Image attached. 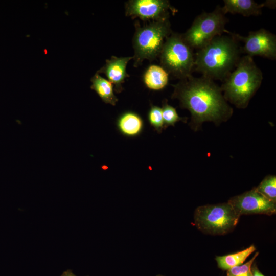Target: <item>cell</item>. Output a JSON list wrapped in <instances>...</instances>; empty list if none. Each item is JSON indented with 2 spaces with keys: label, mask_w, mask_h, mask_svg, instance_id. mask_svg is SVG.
Instances as JSON below:
<instances>
[{
  "label": "cell",
  "mask_w": 276,
  "mask_h": 276,
  "mask_svg": "<svg viewBox=\"0 0 276 276\" xmlns=\"http://www.w3.org/2000/svg\"><path fill=\"white\" fill-rule=\"evenodd\" d=\"M172 98L179 101L180 106L191 113L190 126L197 130L202 124L211 121L216 124L225 122L233 109L223 97L220 87L212 80L192 75L174 85Z\"/></svg>",
  "instance_id": "cell-1"
},
{
  "label": "cell",
  "mask_w": 276,
  "mask_h": 276,
  "mask_svg": "<svg viewBox=\"0 0 276 276\" xmlns=\"http://www.w3.org/2000/svg\"><path fill=\"white\" fill-rule=\"evenodd\" d=\"M240 41L229 31L214 38L194 54V71L222 82L235 68L242 53Z\"/></svg>",
  "instance_id": "cell-2"
},
{
  "label": "cell",
  "mask_w": 276,
  "mask_h": 276,
  "mask_svg": "<svg viewBox=\"0 0 276 276\" xmlns=\"http://www.w3.org/2000/svg\"><path fill=\"white\" fill-rule=\"evenodd\" d=\"M262 80V72L253 57L244 55L223 81L220 88L226 101L238 108L244 109L259 88Z\"/></svg>",
  "instance_id": "cell-3"
},
{
  "label": "cell",
  "mask_w": 276,
  "mask_h": 276,
  "mask_svg": "<svg viewBox=\"0 0 276 276\" xmlns=\"http://www.w3.org/2000/svg\"><path fill=\"white\" fill-rule=\"evenodd\" d=\"M133 38L134 66L147 59L152 61L159 56L167 37L172 32L169 19L152 21L141 26L135 24Z\"/></svg>",
  "instance_id": "cell-4"
},
{
  "label": "cell",
  "mask_w": 276,
  "mask_h": 276,
  "mask_svg": "<svg viewBox=\"0 0 276 276\" xmlns=\"http://www.w3.org/2000/svg\"><path fill=\"white\" fill-rule=\"evenodd\" d=\"M159 57L160 66L179 80L191 76L194 71L193 49L182 34L172 32L166 39Z\"/></svg>",
  "instance_id": "cell-5"
},
{
  "label": "cell",
  "mask_w": 276,
  "mask_h": 276,
  "mask_svg": "<svg viewBox=\"0 0 276 276\" xmlns=\"http://www.w3.org/2000/svg\"><path fill=\"white\" fill-rule=\"evenodd\" d=\"M228 21L221 7L217 6L211 12H203L194 19L190 27L182 34L186 42L197 50L209 43L216 36L226 34Z\"/></svg>",
  "instance_id": "cell-6"
},
{
  "label": "cell",
  "mask_w": 276,
  "mask_h": 276,
  "mask_svg": "<svg viewBox=\"0 0 276 276\" xmlns=\"http://www.w3.org/2000/svg\"><path fill=\"white\" fill-rule=\"evenodd\" d=\"M239 218L228 202L200 206L194 213V222L197 228L211 235H224L232 231Z\"/></svg>",
  "instance_id": "cell-7"
},
{
  "label": "cell",
  "mask_w": 276,
  "mask_h": 276,
  "mask_svg": "<svg viewBox=\"0 0 276 276\" xmlns=\"http://www.w3.org/2000/svg\"><path fill=\"white\" fill-rule=\"evenodd\" d=\"M236 38L243 43L241 52L253 57L259 56L271 60L276 59V36L261 28L250 31L246 36L234 33Z\"/></svg>",
  "instance_id": "cell-8"
},
{
  "label": "cell",
  "mask_w": 276,
  "mask_h": 276,
  "mask_svg": "<svg viewBox=\"0 0 276 276\" xmlns=\"http://www.w3.org/2000/svg\"><path fill=\"white\" fill-rule=\"evenodd\" d=\"M170 11L173 14L177 12L167 0H131L125 5L126 16L144 21L168 19Z\"/></svg>",
  "instance_id": "cell-9"
},
{
  "label": "cell",
  "mask_w": 276,
  "mask_h": 276,
  "mask_svg": "<svg viewBox=\"0 0 276 276\" xmlns=\"http://www.w3.org/2000/svg\"><path fill=\"white\" fill-rule=\"evenodd\" d=\"M228 203L240 216L255 214L271 215L276 212V203L258 192L255 188L232 197Z\"/></svg>",
  "instance_id": "cell-10"
},
{
  "label": "cell",
  "mask_w": 276,
  "mask_h": 276,
  "mask_svg": "<svg viewBox=\"0 0 276 276\" xmlns=\"http://www.w3.org/2000/svg\"><path fill=\"white\" fill-rule=\"evenodd\" d=\"M133 59V56L118 57L112 56L106 60L105 65L97 72L104 74L114 86L117 93H120L123 89L122 84L129 75L126 71L128 63Z\"/></svg>",
  "instance_id": "cell-11"
},
{
  "label": "cell",
  "mask_w": 276,
  "mask_h": 276,
  "mask_svg": "<svg viewBox=\"0 0 276 276\" xmlns=\"http://www.w3.org/2000/svg\"><path fill=\"white\" fill-rule=\"evenodd\" d=\"M221 7L224 14L229 13L239 14L244 16H258L262 14V9L265 7L274 8L275 1H267L259 4L253 0H224Z\"/></svg>",
  "instance_id": "cell-12"
},
{
  "label": "cell",
  "mask_w": 276,
  "mask_h": 276,
  "mask_svg": "<svg viewBox=\"0 0 276 276\" xmlns=\"http://www.w3.org/2000/svg\"><path fill=\"white\" fill-rule=\"evenodd\" d=\"M169 75L162 66L151 64L144 72L143 81L148 88L159 90L165 88L168 84Z\"/></svg>",
  "instance_id": "cell-13"
},
{
  "label": "cell",
  "mask_w": 276,
  "mask_h": 276,
  "mask_svg": "<svg viewBox=\"0 0 276 276\" xmlns=\"http://www.w3.org/2000/svg\"><path fill=\"white\" fill-rule=\"evenodd\" d=\"M117 127L119 130L127 136L139 135L143 128V121L136 113L126 111L123 113L118 119Z\"/></svg>",
  "instance_id": "cell-14"
},
{
  "label": "cell",
  "mask_w": 276,
  "mask_h": 276,
  "mask_svg": "<svg viewBox=\"0 0 276 276\" xmlns=\"http://www.w3.org/2000/svg\"><path fill=\"white\" fill-rule=\"evenodd\" d=\"M90 88L95 90L101 100L106 104L115 105L118 99L114 94L113 86L107 79L97 72L90 80Z\"/></svg>",
  "instance_id": "cell-15"
},
{
  "label": "cell",
  "mask_w": 276,
  "mask_h": 276,
  "mask_svg": "<svg viewBox=\"0 0 276 276\" xmlns=\"http://www.w3.org/2000/svg\"><path fill=\"white\" fill-rule=\"evenodd\" d=\"M255 250V246L252 245L243 250L234 254L217 256L216 261L218 267L223 270H227L233 267L240 265Z\"/></svg>",
  "instance_id": "cell-16"
},
{
  "label": "cell",
  "mask_w": 276,
  "mask_h": 276,
  "mask_svg": "<svg viewBox=\"0 0 276 276\" xmlns=\"http://www.w3.org/2000/svg\"><path fill=\"white\" fill-rule=\"evenodd\" d=\"M256 190L268 199L276 203V177L274 175L266 176L255 188Z\"/></svg>",
  "instance_id": "cell-17"
},
{
  "label": "cell",
  "mask_w": 276,
  "mask_h": 276,
  "mask_svg": "<svg viewBox=\"0 0 276 276\" xmlns=\"http://www.w3.org/2000/svg\"><path fill=\"white\" fill-rule=\"evenodd\" d=\"M161 108L165 128L169 126H174L175 124L178 121H186L185 118L178 116L176 109L170 105L167 100L163 101Z\"/></svg>",
  "instance_id": "cell-18"
},
{
  "label": "cell",
  "mask_w": 276,
  "mask_h": 276,
  "mask_svg": "<svg viewBox=\"0 0 276 276\" xmlns=\"http://www.w3.org/2000/svg\"><path fill=\"white\" fill-rule=\"evenodd\" d=\"M148 119L150 125L157 132L160 133L164 128L162 108L151 105L148 112Z\"/></svg>",
  "instance_id": "cell-19"
},
{
  "label": "cell",
  "mask_w": 276,
  "mask_h": 276,
  "mask_svg": "<svg viewBox=\"0 0 276 276\" xmlns=\"http://www.w3.org/2000/svg\"><path fill=\"white\" fill-rule=\"evenodd\" d=\"M258 254L259 252H256L247 263L241 265L233 267L228 269L226 276H251L252 265Z\"/></svg>",
  "instance_id": "cell-20"
},
{
  "label": "cell",
  "mask_w": 276,
  "mask_h": 276,
  "mask_svg": "<svg viewBox=\"0 0 276 276\" xmlns=\"http://www.w3.org/2000/svg\"><path fill=\"white\" fill-rule=\"evenodd\" d=\"M251 276H264V275L259 271L257 267L255 265L251 267Z\"/></svg>",
  "instance_id": "cell-21"
},
{
  "label": "cell",
  "mask_w": 276,
  "mask_h": 276,
  "mask_svg": "<svg viewBox=\"0 0 276 276\" xmlns=\"http://www.w3.org/2000/svg\"><path fill=\"white\" fill-rule=\"evenodd\" d=\"M60 276H76L75 275L72 271L70 269H68L63 272Z\"/></svg>",
  "instance_id": "cell-22"
},
{
  "label": "cell",
  "mask_w": 276,
  "mask_h": 276,
  "mask_svg": "<svg viewBox=\"0 0 276 276\" xmlns=\"http://www.w3.org/2000/svg\"><path fill=\"white\" fill-rule=\"evenodd\" d=\"M156 276H164V275H161V274H158V275H157Z\"/></svg>",
  "instance_id": "cell-23"
}]
</instances>
